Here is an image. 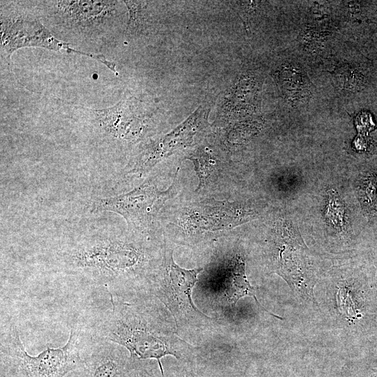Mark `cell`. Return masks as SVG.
<instances>
[{"label":"cell","instance_id":"1","mask_svg":"<svg viewBox=\"0 0 377 377\" xmlns=\"http://www.w3.org/2000/svg\"><path fill=\"white\" fill-rule=\"evenodd\" d=\"M54 260L62 273L87 285L103 287L110 296L121 299L149 294L157 272L148 247L108 233L62 245Z\"/></svg>","mask_w":377,"mask_h":377},{"label":"cell","instance_id":"2","mask_svg":"<svg viewBox=\"0 0 377 377\" xmlns=\"http://www.w3.org/2000/svg\"><path fill=\"white\" fill-rule=\"evenodd\" d=\"M111 308L98 324L94 336L125 348L133 362L156 359L164 376L161 359L172 355L193 362V346L180 337L168 310L154 296L141 294L128 299L110 296Z\"/></svg>","mask_w":377,"mask_h":377},{"label":"cell","instance_id":"3","mask_svg":"<svg viewBox=\"0 0 377 377\" xmlns=\"http://www.w3.org/2000/svg\"><path fill=\"white\" fill-rule=\"evenodd\" d=\"M43 24L64 41H95L109 35L123 1L63 0L29 1Z\"/></svg>","mask_w":377,"mask_h":377},{"label":"cell","instance_id":"4","mask_svg":"<svg viewBox=\"0 0 377 377\" xmlns=\"http://www.w3.org/2000/svg\"><path fill=\"white\" fill-rule=\"evenodd\" d=\"M80 328H71L66 343L47 348L37 355H29L17 327L4 325L1 332V377H64L82 362Z\"/></svg>","mask_w":377,"mask_h":377},{"label":"cell","instance_id":"5","mask_svg":"<svg viewBox=\"0 0 377 377\" xmlns=\"http://www.w3.org/2000/svg\"><path fill=\"white\" fill-rule=\"evenodd\" d=\"M202 268L184 269L176 264L170 251L163 258L150 287L149 294L158 300L172 316L177 332L200 333L213 329L216 321L193 304L191 291Z\"/></svg>","mask_w":377,"mask_h":377},{"label":"cell","instance_id":"6","mask_svg":"<svg viewBox=\"0 0 377 377\" xmlns=\"http://www.w3.org/2000/svg\"><path fill=\"white\" fill-rule=\"evenodd\" d=\"M23 8L22 2L4 1L1 3L0 38L1 53L6 59L22 47H43L56 52L64 51L90 57L103 64L118 75L115 64L101 54L84 52L71 47L72 44L55 37L41 22L33 9Z\"/></svg>","mask_w":377,"mask_h":377},{"label":"cell","instance_id":"7","mask_svg":"<svg viewBox=\"0 0 377 377\" xmlns=\"http://www.w3.org/2000/svg\"><path fill=\"white\" fill-rule=\"evenodd\" d=\"M272 265L303 299H313L316 279L309 260L308 248L289 222L276 226L272 241Z\"/></svg>","mask_w":377,"mask_h":377},{"label":"cell","instance_id":"8","mask_svg":"<svg viewBox=\"0 0 377 377\" xmlns=\"http://www.w3.org/2000/svg\"><path fill=\"white\" fill-rule=\"evenodd\" d=\"M170 191H161L151 182H145L127 193L96 200L91 212L116 213L126 220L128 227L142 230L156 216Z\"/></svg>","mask_w":377,"mask_h":377},{"label":"cell","instance_id":"9","mask_svg":"<svg viewBox=\"0 0 377 377\" xmlns=\"http://www.w3.org/2000/svg\"><path fill=\"white\" fill-rule=\"evenodd\" d=\"M88 111L100 133L119 142L138 141L148 119L142 104L133 98L120 101L112 107Z\"/></svg>","mask_w":377,"mask_h":377},{"label":"cell","instance_id":"10","mask_svg":"<svg viewBox=\"0 0 377 377\" xmlns=\"http://www.w3.org/2000/svg\"><path fill=\"white\" fill-rule=\"evenodd\" d=\"M82 348V362L73 372L78 377H131L137 362L123 346L95 336Z\"/></svg>","mask_w":377,"mask_h":377},{"label":"cell","instance_id":"11","mask_svg":"<svg viewBox=\"0 0 377 377\" xmlns=\"http://www.w3.org/2000/svg\"><path fill=\"white\" fill-rule=\"evenodd\" d=\"M221 291L228 304L235 308L237 301L242 297H252L258 306L269 315L282 319L280 316L270 313L263 306L255 293V288L250 284L245 273V263L239 255L230 259L223 280Z\"/></svg>","mask_w":377,"mask_h":377},{"label":"cell","instance_id":"12","mask_svg":"<svg viewBox=\"0 0 377 377\" xmlns=\"http://www.w3.org/2000/svg\"><path fill=\"white\" fill-rule=\"evenodd\" d=\"M276 82L283 97L294 105L306 103L311 96L309 80L300 67L283 64L276 71Z\"/></svg>","mask_w":377,"mask_h":377},{"label":"cell","instance_id":"13","mask_svg":"<svg viewBox=\"0 0 377 377\" xmlns=\"http://www.w3.org/2000/svg\"><path fill=\"white\" fill-rule=\"evenodd\" d=\"M337 86L348 91L361 90L365 84V78L356 68L349 64L339 66L334 73Z\"/></svg>","mask_w":377,"mask_h":377},{"label":"cell","instance_id":"14","mask_svg":"<svg viewBox=\"0 0 377 377\" xmlns=\"http://www.w3.org/2000/svg\"><path fill=\"white\" fill-rule=\"evenodd\" d=\"M193 161L199 179L198 188H202L213 172L216 161L205 147H199L188 157Z\"/></svg>","mask_w":377,"mask_h":377},{"label":"cell","instance_id":"15","mask_svg":"<svg viewBox=\"0 0 377 377\" xmlns=\"http://www.w3.org/2000/svg\"><path fill=\"white\" fill-rule=\"evenodd\" d=\"M345 206L337 192L330 190L326 209V218L334 228L341 231L344 226Z\"/></svg>","mask_w":377,"mask_h":377},{"label":"cell","instance_id":"16","mask_svg":"<svg viewBox=\"0 0 377 377\" xmlns=\"http://www.w3.org/2000/svg\"><path fill=\"white\" fill-rule=\"evenodd\" d=\"M327 34L316 29H306L300 34V43L307 51L317 52L323 49Z\"/></svg>","mask_w":377,"mask_h":377},{"label":"cell","instance_id":"17","mask_svg":"<svg viewBox=\"0 0 377 377\" xmlns=\"http://www.w3.org/2000/svg\"><path fill=\"white\" fill-rule=\"evenodd\" d=\"M337 297L339 310L347 318L354 320L358 318V312L355 309L351 293L346 287L339 288Z\"/></svg>","mask_w":377,"mask_h":377},{"label":"cell","instance_id":"18","mask_svg":"<svg viewBox=\"0 0 377 377\" xmlns=\"http://www.w3.org/2000/svg\"><path fill=\"white\" fill-rule=\"evenodd\" d=\"M173 373L168 377H201L198 372L191 364L192 362H181ZM163 377H165L164 376Z\"/></svg>","mask_w":377,"mask_h":377},{"label":"cell","instance_id":"19","mask_svg":"<svg viewBox=\"0 0 377 377\" xmlns=\"http://www.w3.org/2000/svg\"><path fill=\"white\" fill-rule=\"evenodd\" d=\"M363 187V196L368 198L367 201L375 203L377 200V178L371 177L369 182H366Z\"/></svg>","mask_w":377,"mask_h":377},{"label":"cell","instance_id":"20","mask_svg":"<svg viewBox=\"0 0 377 377\" xmlns=\"http://www.w3.org/2000/svg\"><path fill=\"white\" fill-rule=\"evenodd\" d=\"M131 377H160L156 375L148 364H142L134 369ZM163 377V376H162Z\"/></svg>","mask_w":377,"mask_h":377}]
</instances>
